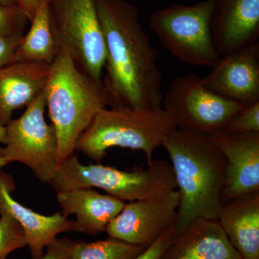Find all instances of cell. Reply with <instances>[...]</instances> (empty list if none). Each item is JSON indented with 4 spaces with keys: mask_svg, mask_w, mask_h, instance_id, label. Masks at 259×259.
I'll return each instance as SVG.
<instances>
[{
    "mask_svg": "<svg viewBox=\"0 0 259 259\" xmlns=\"http://www.w3.org/2000/svg\"><path fill=\"white\" fill-rule=\"evenodd\" d=\"M30 23L17 51V62L52 64L60 50L51 30L49 0H39Z\"/></svg>",
    "mask_w": 259,
    "mask_h": 259,
    "instance_id": "19",
    "label": "cell"
},
{
    "mask_svg": "<svg viewBox=\"0 0 259 259\" xmlns=\"http://www.w3.org/2000/svg\"><path fill=\"white\" fill-rule=\"evenodd\" d=\"M223 131L238 134L259 133V102L245 105L232 116Z\"/></svg>",
    "mask_w": 259,
    "mask_h": 259,
    "instance_id": "23",
    "label": "cell"
},
{
    "mask_svg": "<svg viewBox=\"0 0 259 259\" xmlns=\"http://www.w3.org/2000/svg\"><path fill=\"white\" fill-rule=\"evenodd\" d=\"M161 259H242L217 220L197 218L178 233Z\"/></svg>",
    "mask_w": 259,
    "mask_h": 259,
    "instance_id": "15",
    "label": "cell"
},
{
    "mask_svg": "<svg viewBox=\"0 0 259 259\" xmlns=\"http://www.w3.org/2000/svg\"><path fill=\"white\" fill-rule=\"evenodd\" d=\"M180 205L177 190L151 198L126 202L109 223V238L146 249L176 223Z\"/></svg>",
    "mask_w": 259,
    "mask_h": 259,
    "instance_id": "10",
    "label": "cell"
},
{
    "mask_svg": "<svg viewBox=\"0 0 259 259\" xmlns=\"http://www.w3.org/2000/svg\"><path fill=\"white\" fill-rule=\"evenodd\" d=\"M210 28L221 56L258 42L259 0H214Z\"/></svg>",
    "mask_w": 259,
    "mask_h": 259,
    "instance_id": "14",
    "label": "cell"
},
{
    "mask_svg": "<svg viewBox=\"0 0 259 259\" xmlns=\"http://www.w3.org/2000/svg\"><path fill=\"white\" fill-rule=\"evenodd\" d=\"M51 1H52V0H49V3H50Z\"/></svg>",
    "mask_w": 259,
    "mask_h": 259,
    "instance_id": "31",
    "label": "cell"
},
{
    "mask_svg": "<svg viewBox=\"0 0 259 259\" xmlns=\"http://www.w3.org/2000/svg\"><path fill=\"white\" fill-rule=\"evenodd\" d=\"M72 241L67 238H56L55 241L48 245L47 252L40 259H69Z\"/></svg>",
    "mask_w": 259,
    "mask_h": 259,
    "instance_id": "26",
    "label": "cell"
},
{
    "mask_svg": "<svg viewBox=\"0 0 259 259\" xmlns=\"http://www.w3.org/2000/svg\"><path fill=\"white\" fill-rule=\"evenodd\" d=\"M6 141V131H5V127L0 126V144H5ZM3 152V147L0 146V156Z\"/></svg>",
    "mask_w": 259,
    "mask_h": 259,
    "instance_id": "28",
    "label": "cell"
},
{
    "mask_svg": "<svg viewBox=\"0 0 259 259\" xmlns=\"http://www.w3.org/2000/svg\"><path fill=\"white\" fill-rule=\"evenodd\" d=\"M107 56L102 80L110 107L162 108V74L158 52L126 0H95Z\"/></svg>",
    "mask_w": 259,
    "mask_h": 259,
    "instance_id": "1",
    "label": "cell"
},
{
    "mask_svg": "<svg viewBox=\"0 0 259 259\" xmlns=\"http://www.w3.org/2000/svg\"><path fill=\"white\" fill-rule=\"evenodd\" d=\"M56 197L61 212L66 217H76V232L90 236H97L105 232L109 223L118 215L126 203L110 194H101L93 189L58 192Z\"/></svg>",
    "mask_w": 259,
    "mask_h": 259,
    "instance_id": "17",
    "label": "cell"
},
{
    "mask_svg": "<svg viewBox=\"0 0 259 259\" xmlns=\"http://www.w3.org/2000/svg\"><path fill=\"white\" fill-rule=\"evenodd\" d=\"M24 35H0V69L17 62L16 53Z\"/></svg>",
    "mask_w": 259,
    "mask_h": 259,
    "instance_id": "25",
    "label": "cell"
},
{
    "mask_svg": "<svg viewBox=\"0 0 259 259\" xmlns=\"http://www.w3.org/2000/svg\"><path fill=\"white\" fill-rule=\"evenodd\" d=\"M217 221L242 259H259V192L223 202Z\"/></svg>",
    "mask_w": 259,
    "mask_h": 259,
    "instance_id": "18",
    "label": "cell"
},
{
    "mask_svg": "<svg viewBox=\"0 0 259 259\" xmlns=\"http://www.w3.org/2000/svg\"><path fill=\"white\" fill-rule=\"evenodd\" d=\"M177 129L163 109L110 107L99 112L80 136L76 151L100 163L110 148L142 151L147 163L153 161L156 148Z\"/></svg>",
    "mask_w": 259,
    "mask_h": 259,
    "instance_id": "4",
    "label": "cell"
},
{
    "mask_svg": "<svg viewBox=\"0 0 259 259\" xmlns=\"http://www.w3.org/2000/svg\"><path fill=\"white\" fill-rule=\"evenodd\" d=\"M180 193L178 233L197 218L217 220L226 180V158L207 135L175 129L163 141Z\"/></svg>",
    "mask_w": 259,
    "mask_h": 259,
    "instance_id": "2",
    "label": "cell"
},
{
    "mask_svg": "<svg viewBox=\"0 0 259 259\" xmlns=\"http://www.w3.org/2000/svg\"><path fill=\"white\" fill-rule=\"evenodd\" d=\"M49 16L59 50L89 76L102 83L107 51L95 0H52Z\"/></svg>",
    "mask_w": 259,
    "mask_h": 259,
    "instance_id": "6",
    "label": "cell"
},
{
    "mask_svg": "<svg viewBox=\"0 0 259 259\" xmlns=\"http://www.w3.org/2000/svg\"><path fill=\"white\" fill-rule=\"evenodd\" d=\"M145 249L109 238L93 242L72 241L69 259H132Z\"/></svg>",
    "mask_w": 259,
    "mask_h": 259,
    "instance_id": "20",
    "label": "cell"
},
{
    "mask_svg": "<svg viewBox=\"0 0 259 259\" xmlns=\"http://www.w3.org/2000/svg\"><path fill=\"white\" fill-rule=\"evenodd\" d=\"M50 67L15 62L0 69V126L5 127L15 110L28 107L45 90Z\"/></svg>",
    "mask_w": 259,
    "mask_h": 259,
    "instance_id": "16",
    "label": "cell"
},
{
    "mask_svg": "<svg viewBox=\"0 0 259 259\" xmlns=\"http://www.w3.org/2000/svg\"><path fill=\"white\" fill-rule=\"evenodd\" d=\"M45 90L18 118L5 126L6 141L1 156L8 164L19 162L28 166L44 184H50L59 168L55 129L45 119Z\"/></svg>",
    "mask_w": 259,
    "mask_h": 259,
    "instance_id": "8",
    "label": "cell"
},
{
    "mask_svg": "<svg viewBox=\"0 0 259 259\" xmlns=\"http://www.w3.org/2000/svg\"><path fill=\"white\" fill-rule=\"evenodd\" d=\"M38 2L39 0H18L19 6L23 10L30 22L35 14Z\"/></svg>",
    "mask_w": 259,
    "mask_h": 259,
    "instance_id": "27",
    "label": "cell"
},
{
    "mask_svg": "<svg viewBox=\"0 0 259 259\" xmlns=\"http://www.w3.org/2000/svg\"><path fill=\"white\" fill-rule=\"evenodd\" d=\"M15 189L13 177L0 169V214H9L19 223L32 259H40L59 234L76 231L74 221L61 212L47 216L25 207L12 197Z\"/></svg>",
    "mask_w": 259,
    "mask_h": 259,
    "instance_id": "13",
    "label": "cell"
},
{
    "mask_svg": "<svg viewBox=\"0 0 259 259\" xmlns=\"http://www.w3.org/2000/svg\"><path fill=\"white\" fill-rule=\"evenodd\" d=\"M146 168L136 167L122 171L101 163L83 165L74 154L59 166L50 182L56 192L98 188L124 202L151 198L177 190L171 165L153 160Z\"/></svg>",
    "mask_w": 259,
    "mask_h": 259,
    "instance_id": "5",
    "label": "cell"
},
{
    "mask_svg": "<svg viewBox=\"0 0 259 259\" xmlns=\"http://www.w3.org/2000/svg\"><path fill=\"white\" fill-rule=\"evenodd\" d=\"M47 107L58 141L60 166L74 154L80 136L95 117L108 107L102 83L97 82L61 50L51 65L45 88Z\"/></svg>",
    "mask_w": 259,
    "mask_h": 259,
    "instance_id": "3",
    "label": "cell"
},
{
    "mask_svg": "<svg viewBox=\"0 0 259 259\" xmlns=\"http://www.w3.org/2000/svg\"><path fill=\"white\" fill-rule=\"evenodd\" d=\"M29 20L18 4L0 3V35H25Z\"/></svg>",
    "mask_w": 259,
    "mask_h": 259,
    "instance_id": "22",
    "label": "cell"
},
{
    "mask_svg": "<svg viewBox=\"0 0 259 259\" xmlns=\"http://www.w3.org/2000/svg\"><path fill=\"white\" fill-rule=\"evenodd\" d=\"M226 161L221 202L259 192V133L219 131L207 135Z\"/></svg>",
    "mask_w": 259,
    "mask_h": 259,
    "instance_id": "11",
    "label": "cell"
},
{
    "mask_svg": "<svg viewBox=\"0 0 259 259\" xmlns=\"http://www.w3.org/2000/svg\"><path fill=\"white\" fill-rule=\"evenodd\" d=\"M8 163L4 159L3 156H0V169H3V167L8 165Z\"/></svg>",
    "mask_w": 259,
    "mask_h": 259,
    "instance_id": "30",
    "label": "cell"
},
{
    "mask_svg": "<svg viewBox=\"0 0 259 259\" xmlns=\"http://www.w3.org/2000/svg\"><path fill=\"white\" fill-rule=\"evenodd\" d=\"M202 78L211 92L243 105L259 102V42L221 56Z\"/></svg>",
    "mask_w": 259,
    "mask_h": 259,
    "instance_id": "12",
    "label": "cell"
},
{
    "mask_svg": "<svg viewBox=\"0 0 259 259\" xmlns=\"http://www.w3.org/2000/svg\"><path fill=\"white\" fill-rule=\"evenodd\" d=\"M178 235L176 228L174 227L168 230L166 233L153 243L151 246L145 249L142 253L132 259H161L163 252L175 241Z\"/></svg>",
    "mask_w": 259,
    "mask_h": 259,
    "instance_id": "24",
    "label": "cell"
},
{
    "mask_svg": "<svg viewBox=\"0 0 259 259\" xmlns=\"http://www.w3.org/2000/svg\"><path fill=\"white\" fill-rule=\"evenodd\" d=\"M21 226L8 214H0V259L26 246Z\"/></svg>",
    "mask_w": 259,
    "mask_h": 259,
    "instance_id": "21",
    "label": "cell"
},
{
    "mask_svg": "<svg viewBox=\"0 0 259 259\" xmlns=\"http://www.w3.org/2000/svg\"><path fill=\"white\" fill-rule=\"evenodd\" d=\"M214 0L172 5L155 12L150 26L162 47L185 64L212 67L221 55L210 28Z\"/></svg>",
    "mask_w": 259,
    "mask_h": 259,
    "instance_id": "7",
    "label": "cell"
},
{
    "mask_svg": "<svg viewBox=\"0 0 259 259\" xmlns=\"http://www.w3.org/2000/svg\"><path fill=\"white\" fill-rule=\"evenodd\" d=\"M0 3L5 5H16L18 4V0H0Z\"/></svg>",
    "mask_w": 259,
    "mask_h": 259,
    "instance_id": "29",
    "label": "cell"
},
{
    "mask_svg": "<svg viewBox=\"0 0 259 259\" xmlns=\"http://www.w3.org/2000/svg\"><path fill=\"white\" fill-rule=\"evenodd\" d=\"M245 105L216 95L195 74L179 76L163 95L162 109L177 129L208 135L222 131Z\"/></svg>",
    "mask_w": 259,
    "mask_h": 259,
    "instance_id": "9",
    "label": "cell"
}]
</instances>
